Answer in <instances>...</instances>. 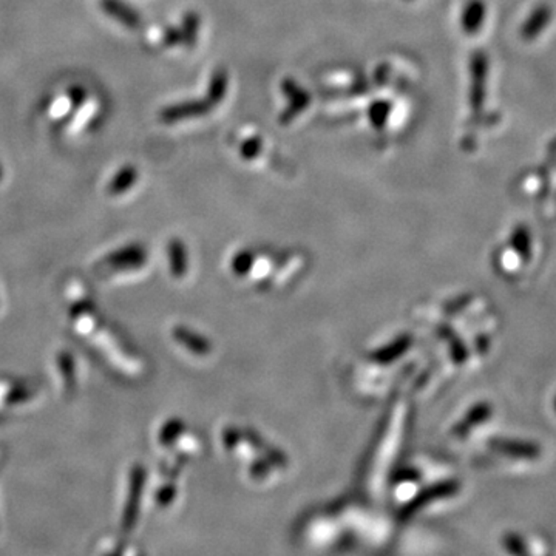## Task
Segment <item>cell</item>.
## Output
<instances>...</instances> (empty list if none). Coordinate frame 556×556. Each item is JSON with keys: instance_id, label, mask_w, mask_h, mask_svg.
<instances>
[{"instance_id": "cell-1", "label": "cell", "mask_w": 556, "mask_h": 556, "mask_svg": "<svg viewBox=\"0 0 556 556\" xmlns=\"http://www.w3.org/2000/svg\"><path fill=\"white\" fill-rule=\"evenodd\" d=\"M213 109V105L208 101V99H203V101H185L175 105H170L167 109H164L161 111L160 118L166 124L178 123V121L183 119H190V118H198L204 116Z\"/></svg>"}, {"instance_id": "cell-2", "label": "cell", "mask_w": 556, "mask_h": 556, "mask_svg": "<svg viewBox=\"0 0 556 556\" xmlns=\"http://www.w3.org/2000/svg\"><path fill=\"white\" fill-rule=\"evenodd\" d=\"M488 444L495 451L510 456V458L515 459H536L541 454V448L536 444H533V442L527 440L495 438Z\"/></svg>"}, {"instance_id": "cell-3", "label": "cell", "mask_w": 556, "mask_h": 556, "mask_svg": "<svg viewBox=\"0 0 556 556\" xmlns=\"http://www.w3.org/2000/svg\"><path fill=\"white\" fill-rule=\"evenodd\" d=\"M487 58L484 53H476L472 59V88H470V101L473 110L477 111L484 105L487 84Z\"/></svg>"}, {"instance_id": "cell-4", "label": "cell", "mask_w": 556, "mask_h": 556, "mask_svg": "<svg viewBox=\"0 0 556 556\" xmlns=\"http://www.w3.org/2000/svg\"><path fill=\"white\" fill-rule=\"evenodd\" d=\"M281 90H283L284 95H286L291 99L289 107H288L286 111H284L283 116H281V123L284 124V123H289V121L294 119L297 115H300V113L306 109V107L309 105L311 96L300 87V85L295 84L292 79L283 81Z\"/></svg>"}, {"instance_id": "cell-5", "label": "cell", "mask_w": 556, "mask_h": 556, "mask_svg": "<svg viewBox=\"0 0 556 556\" xmlns=\"http://www.w3.org/2000/svg\"><path fill=\"white\" fill-rule=\"evenodd\" d=\"M101 8L107 16L115 19L116 22L124 25L128 30H137L141 26L139 14L130 5L124 3L123 0H101Z\"/></svg>"}, {"instance_id": "cell-6", "label": "cell", "mask_w": 556, "mask_h": 556, "mask_svg": "<svg viewBox=\"0 0 556 556\" xmlns=\"http://www.w3.org/2000/svg\"><path fill=\"white\" fill-rule=\"evenodd\" d=\"M486 20V3L482 0H468L462 11V26L465 33L474 34Z\"/></svg>"}, {"instance_id": "cell-7", "label": "cell", "mask_w": 556, "mask_h": 556, "mask_svg": "<svg viewBox=\"0 0 556 556\" xmlns=\"http://www.w3.org/2000/svg\"><path fill=\"white\" fill-rule=\"evenodd\" d=\"M550 19H552V10L546 5L538 6V8L530 14V17L525 20L521 34L525 39H534L544 30L547 24L550 22Z\"/></svg>"}, {"instance_id": "cell-8", "label": "cell", "mask_w": 556, "mask_h": 556, "mask_svg": "<svg viewBox=\"0 0 556 556\" xmlns=\"http://www.w3.org/2000/svg\"><path fill=\"white\" fill-rule=\"evenodd\" d=\"M138 169L127 164V166L121 167L116 175L113 176V180L109 184V194L110 195H123L127 190L133 187V184L138 181Z\"/></svg>"}, {"instance_id": "cell-9", "label": "cell", "mask_w": 556, "mask_h": 556, "mask_svg": "<svg viewBox=\"0 0 556 556\" xmlns=\"http://www.w3.org/2000/svg\"><path fill=\"white\" fill-rule=\"evenodd\" d=\"M227 87H229V76L224 70H218L213 73L212 79L209 82V90H208V96L206 99L215 107L218 105L221 101H223L226 93H227Z\"/></svg>"}, {"instance_id": "cell-10", "label": "cell", "mask_w": 556, "mask_h": 556, "mask_svg": "<svg viewBox=\"0 0 556 556\" xmlns=\"http://www.w3.org/2000/svg\"><path fill=\"white\" fill-rule=\"evenodd\" d=\"M491 416V405L482 402L479 405L474 406V410L470 412V415L463 420V424L459 426V431L461 433H465L470 428H473L474 425H479L482 422H486V420Z\"/></svg>"}, {"instance_id": "cell-11", "label": "cell", "mask_w": 556, "mask_h": 556, "mask_svg": "<svg viewBox=\"0 0 556 556\" xmlns=\"http://www.w3.org/2000/svg\"><path fill=\"white\" fill-rule=\"evenodd\" d=\"M389 111H391V105L387 101H377L371 105L368 116L373 127H376L377 130H382L385 124H387Z\"/></svg>"}, {"instance_id": "cell-12", "label": "cell", "mask_w": 556, "mask_h": 556, "mask_svg": "<svg viewBox=\"0 0 556 556\" xmlns=\"http://www.w3.org/2000/svg\"><path fill=\"white\" fill-rule=\"evenodd\" d=\"M198 30H199V17L194 11H189L183 19V30H181L183 42H185L187 45H194L198 36Z\"/></svg>"}, {"instance_id": "cell-13", "label": "cell", "mask_w": 556, "mask_h": 556, "mask_svg": "<svg viewBox=\"0 0 556 556\" xmlns=\"http://www.w3.org/2000/svg\"><path fill=\"white\" fill-rule=\"evenodd\" d=\"M511 245L515 246L516 251L527 256L530 252V237H529V232H527L524 227H518L513 233V238H511Z\"/></svg>"}, {"instance_id": "cell-14", "label": "cell", "mask_w": 556, "mask_h": 556, "mask_svg": "<svg viewBox=\"0 0 556 556\" xmlns=\"http://www.w3.org/2000/svg\"><path fill=\"white\" fill-rule=\"evenodd\" d=\"M87 98H88V93H87V90L82 87V85H75V87H71L68 90L70 104H71V107H73L75 110L79 109L81 105H84L85 101H87Z\"/></svg>"}, {"instance_id": "cell-15", "label": "cell", "mask_w": 556, "mask_h": 556, "mask_svg": "<svg viewBox=\"0 0 556 556\" xmlns=\"http://www.w3.org/2000/svg\"><path fill=\"white\" fill-rule=\"evenodd\" d=\"M260 150H261V141L256 138L247 139L241 144V155H243L245 160H254L255 156L260 153Z\"/></svg>"}, {"instance_id": "cell-16", "label": "cell", "mask_w": 556, "mask_h": 556, "mask_svg": "<svg viewBox=\"0 0 556 556\" xmlns=\"http://www.w3.org/2000/svg\"><path fill=\"white\" fill-rule=\"evenodd\" d=\"M504 547L507 548L510 553H525L527 552L523 539L516 536V534H509V536L504 539Z\"/></svg>"}, {"instance_id": "cell-17", "label": "cell", "mask_w": 556, "mask_h": 556, "mask_svg": "<svg viewBox=\"0 0 556 556\" xmlns=\"http://www.w3.org/2000/svg\"><path fill=\"white\" fill-rule=\"evenodd\" d=\"M164 42H166L167 47L178 45L180 42H183L181 31L176 30V28H169V30L166 31V34H164Z\"/></svg>"}, {"instance_id": "cell-18", "label": "cell", "mask_w": 556, "mask_h": 556, "mask_svg": "<svg viewBox=\"0 0 556 556\" xmlns=\"http://www.w3.org/2000/svg\"><path fill=\"white\" fill-rule=\"evenodd\" d=\"M3 180V167H2V164H0V181Z\"/></svg>"}, {"instance_id": "cell-19", "label": "cell", "mask_w": 556, "mask_h": 556, "mask_svg": "<svg viewBox=\"0 0 556 556\" xmlns=\"http://www.w3.org/2000/svg\"><path fill=\"white\" fill-rule=\"evenodd\" d=\"M555 410H556V399H555Z\"/></svg>"}]
</instances>
